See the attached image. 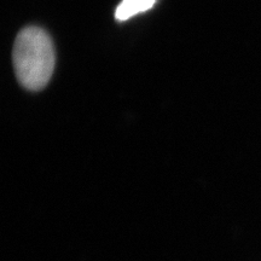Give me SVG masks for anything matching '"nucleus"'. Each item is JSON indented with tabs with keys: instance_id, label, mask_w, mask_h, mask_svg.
Listing matches in <instances>:
<instances>
[{
	"instance_id": "f257e3e1",
	"label": "nucleus",
	"mask_w": 261,
	"mask_h": 261,
	"mask_svg": "<svg viewBox=\"0 0 261 261\" xmlns=\"http://www.w3.org/2000/svg\"><path fill=\"white\" fill-rule=\"evenodd\" d=\"M12 61L19 84L29 91H40L50 81L56 55L50 35L39 27H27L15 40Z\"/></svg>"
},
{
	"instance_id": "f03ea898",
	"label": "nucleus",
	"mask_w": 261,
	"mask_h": 261,
	"mask_svg": "<svg viewBox=\"0 0 261 261\" xmlns=\"http://www.w3.org/2000/svg\"><path fill=\"white\" fill-rule=\"evenodd\" d=\"M158 0H122L115 10L117 21H127L133 16L150 10Z\"/></svg>"
}]
</instances>
